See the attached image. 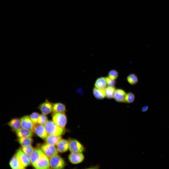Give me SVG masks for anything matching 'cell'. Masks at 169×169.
<instances>
[{"instance_id":"9a60e30c","label":"cell","mask_w":169,"mask_h":169,"mask_svg":"<svg viewBox=\"0 0 169 169\" xmlns=\"http://www.w3.org/2000/svg\"><path fill=\"white\" fill-rule=\"evenodd\" d=\"M11 168L13 169H24L25 168L19 162L15 154L12 158L9 163Z\"/></svg>"},{"instance_id":"83f0119b","label":"cell","mask_w":169,"mask_h":169,"mask_svg":"<svg viewBox=\"0 0 169 169\" xmlns=\"http://www.w3.org/2000/svg\"><path fill=\"white\" fill-rule=\"evenodd\" d=\"M40 116L38 113L34 112L30 115L31 120L35 125L38 123V121Z\"/></svg>"},{"instance_id":"7402d4cb","label":"cell","mask_w":169,"mask_h":169,"mask_svg":"<svg viewBox=\"0 0 169 169\" xmlns=\"http://www.w3.org/2000/svg\"><path fill=\"white\" fill-rule=\"evenodd\" d=\"M116 88L115 86H107L104 89L105 97L108 99L113 98Z\"/></svg>"},{"instance_id":"5bb4252c","label":"cell","mask_w":169,"mask_h":169,"mask_svg":"<svg viewBox=\"0 0 169 169\" xmlns=\"http://www.w3.org/2000/svg\"><path fill=\"white\" fill-rule=\"evenodd\" d=\"M42 152V151L40 148H34L33 151L30 155L31 163L32 165L39 159Z\"/></svg>"},{"instance_id":"7a4b0ae2","label":"cell","mask_w":169,"mask_h":169,"mask_svg":"<svg viewBox=\"0 0 169 169\" xmlns=\"http://www.w3.org/2000/svg\"><path fill=\"white\" fill-rule=\"evenodd\" d=\"M50 167L52 169H63L65 165L64 159L58 154L49 158Z\"/></svg>"},{"instance_id":"484cf974","label":"cell","mask_w":169,"mask_h":169,"mask_svg":"<svg viewBox=\"0 0 169 169\" xmlns=\"http://www.w3.org/2000/svg\"><path fill=\"white\" fill-rule=\"evenodd\" d=\"M119 75V73L116 70L112 69L109 71L107 77L111 80H115L118 78Z\"/></svg>"},{"instance_id":"d6986e66","label":"cell","mask_w":169,"mask_h":169,"mask_svg":"<svg viewBox=\"0 0 169 169\" xmlns=\"http://www.w3.org/2000/svg\"><path fill=\"white\" fill-rule=\"evenodd\" d=\"M66 111L65 105L61 102L53 104L52 114L56 113H65Z\"/></svg>"},{"instance_id":"3957f363","label":"cell","mask_w":169,"mask_h":169,"mask_svg":"<svg viewBox=\"0 0 169 169\" xmlns=\"http://www.w3.org/2000/svg\"><path fill=\"white\" fill-rule=\"evenodd\" d=\"M53 121L57 126L64 129L67 122V118L65 113H56L52 114Z\"/></svg>"},{"instance_id":"ffe728a7","label":"cell","mask_w":169,"mask_h":169,"mask_svg":"<svg viewBox=\"0 0 169 169\" xmlns=\"http://www.w3.org/2000/svg\"><path fill=\"white\" fill-rule=\"evenodd\" d=\"M8 124L14 131L21 128L20 120L18 118H15L12 119L8 123Z\"/></svg>"},{"instance_id":"7c38bea8","label":"cell","mask_w":169,"mask_h":169,"mask_svg":"<svg viewBox=\"0 0 169 169\" xmlns=\"http://www.w3.org/2000/svg\"><path fill=\"white\" fill-rule=\"evenodd\" d=\"M34 131L39 137L45 139L47 136L44 126L37 124L35 125Z\"/></svg>"},{"instance_id":"44dd1931","label":"cell","mask_w":169,"mask_h":169,"mask_svg":"<svg viewBox=\"0 0 169 169\" xmlns=\"http://www.w3.org/2000/svg\"><path fill=\"white\" fill-rule=\"evenodd\" d=\"M92 91L94 96L98 100H103L105 97L104 89H99L94 87Z\"/></svg>"},{"instance_id":"8fae6325","label":"cell","mask_w":169,"mask_h":169,"mask_svg":"<svg viewBox=\"0 0 169 169\" xmlns=\"http://www.w3.org/2000/svg\"><path fill=\"white\" fill-rule=\"evenodd\" d=\"M56 146V147L58 152L61 153L65 152L69 150V140L61 138Z\"/></svg>"},{"instance_id":"5b68a950","label":"cell","mask_w":169,"mask_h":169,"mask_svg":"<svg viewBox=\"0 0 169 169\" xmlns=\"http://www.w3.org/2000/svg\"><path fill=\"white\" fill-rule=\"evenodd\" d=\"M40 149L49 158L58 154V152L55 146L46 143L41 145Z\"/></svg>"},{"instance_id":"4fadbf2b","label":"cell","mask_w":169,"mask_h":169,"mask_svg":"<svg viewBox=\"0 0 169 169\" xmlns=\"http://www.w3.org/2000/svg\"><path fill=\"white\" fill-rule=\"evenodd\" d=\"M126 93L125 91L122 89H116L114 94L113 98L117 102L124 103V98Z\"/></svg>"},{"instance_id":"ba28073f","label":"cell","mask_w":169,"mask_h":169,"mask_svg":"<svg viewBox=\"0 0 169 169\" xmlns=\"http://www.w3.org/2000/svg\"><path fill=\"white\" fill-rule=\"evenodd\" d=\"M22 128L29 130L32 132L34 131L35 124L32 122L29 116L25 115L20 119Z\"/></svg>"},{"instance_id":"f1b7e54d","label":"cell","mask_w":169,"mask_h":169,"mask_svg":"<svg viewBox=\"0 0 169 169\" xmlns=\"http://www.w3.org/2000/svg\"><path fill=\"white\" fill-rule=\"evenodd\" d=\"M46 115L43 114L40 115L38 124L44 125L48 121V118Z\"/></svg>"},{"instance_id":"4dcf8cb0","label":"cell","mask_w":169,"mask_h":169,"mask_svg":"<svg viewBox=\"0 0 169 169\" xmlns=\"http://www.w3.org/2000/svg\"><path fill=\"white\" fill-rule=\"evenodd\" d=\"M148 106L147 105H145L143 107L141 108V111L143 112H145L148 110Z\"/></svg>"},{"instance_id":"8992f818","label":"cell","mask_w":169,"mask_h":169,"mask_svg":"<svg viewBox=\"0 0 169 169\" xmlns=\"http://www.w3.org/2000/svg\"><path fill=\"white\" fill-rule=\"evenodd\" d=\"M69 141V150L71 153L82 152L84 151V146L77 140L71 139Z\"/></svg>"},{"instance_id":"ac0fdd59","label":"cell","mask_w":169,"mask_h":169,"mask_svg":"<svg viewBox=\"0 0 169 169\" xmlns=\"http://www.w3.org/2000/svg\"><path fill=\"white\" fill-rule=\"evenodd\" d=\"M61 138V135H48L45 139L46 143L55 146Z\"/></svg>"},{"instance_id":"603a6c76","label":"cell","mask_w":169,"mask_h":169,"mask_svg":"<svg viewBox=\"0 0 169 169\" xmlns=\"http://www.w3.org/2000/svg\"><path fill=\"white\" fill-rule=\"evenodd\" d=\"M17 141L22 146L31 145L33 142V140L31 137L18 138Z\"/></svg>"},{"instance_id":"277c9868","label":"cell","mask_w":169,"mask_h":169,"mask_svg":"<svg viewBox=\"0 0 169 169\" xmlns=\"http://www.w3.org/2000/svg\"><path fill=\"white\" fill-rule=\"evenodd\" d=\"M33 165L36 169H50L49 158L42 152L39 159Z\"/></svg>"},{"instance_id":"30bf717a","label":"cell","mask_w":169,"mask_h":169,"mask_svg":"<svg viewBox=\"0 0 169 169\" xmlns=\"http://www.w3.org/2000/svg\"><path fill=\"white\" fill-rule=\"evenodd\" d=\"M53 105V104L46 100L39 105L38 108L42 114L47 115L52 112Z\"/></svg>"},{"instance_id":"2e32d148","label":"cell","mask_w":169,"mask_h":169,"mask_svg":"<svg viewBox=\"0 0 169 169\" xmlns=\"http://www.w3.org/2000/svg\"><path fill=\"white\" fill-rule=\"evenodd\" d=\"M15 132L18 138L31 137L33 136L32 131L22 128L16 130Z\"/></svg>"},{"instance_id":"4316f807","label":"cell","mask_w":169,"mask_h":169,"mask_svg":"<svg viewBox=\"0 0 169 169\" xmlns=\"http://www.w3.org/2000/svg\"><path fill=\"white\" fill-rule=\"evenodd\" d=\"M20 149L26 154L30 156L33 151L34 148L31 145L22 146Z\"/></svg>"},{"instance_id":"9c48e42d","label":"cell","mask_w":169,"mask_h":169,"mask_svg":"<svg viewBox=\"0 0 169 169\" xmlns=\"http://www.w3.org/2000/svg\"><path fill=\"white\" fill-rule=\"evenodd\" d=\"M84 156L82 152L71 153L68 156L69 161L73 164H77L81 163L84 160Z\"/></svg>"},{"instance_id":"52a82bcc","label":"cell","mask_w":169,"mask_h":169,"mask_svg":"<svg viewBox=\"0 0 169 169\" xmlns=\"http://www.w3.org/2000/svg\"><path fill=\"white\" fill-rule=\"evenodd\" d=\"M16 154L19 162L24 167L30 165L31 162L29 155L25 153L21 149L18 150Z\"/></svg>"},{"instance_id":"f546056e","label":"cell","mask_w":169,"mask_h":169,"mask_svg":"<svg viewBox=\"0 0 169 169\" xmlns=\"http://www.w3.org/2000/svg\"><path fill=\"white\" fill-rule=\"evenodd\" d=\"M106 78L107 86H115L116 82L115 80H111L107 77Z\"/></svg>"},{"instance_id":"d4e9b609","label":"cell","mask_w":169,"mask_h":169,"mask_svg":"<svg viewBox=\"0 0 169 169\" xmlns=\"http://www.w3.org/2000/svg\"><path fill=\"white\" fill-rule=\"evenodd\" d=\"M135 98V96L133 93L129 92L126 94L124 103L128 104L132 103L134 101Z\"/></svg>"},{"instance_id":"e0dca14e","label":"cell","mask_w":169,"mask_h":169,"mask_svg":"<svg viewBox=\"0 0 169 169\" xmlns=\"http://www.w3.org/2000/svg\"><path fill=\"white\" fill-rule=\"evenodd\" d=\"M107 86L106 77H101L96 80L94 86L95 88L100 89H104Z\"/></svg>"},{"instance_id":"cb8c5ba5","label":"cell","mask_w":169,"mask_h":169,"mask_svg":"<svg viewBox=\"0 0 169 169\" xmlns=\"http://www.w3.org/2000/svg\"><path fill=\"white\" fill-rule=\"evenodd\" d=\"M126 79L127 82L131 85L136 84L138 81L137 76L134 73H131L129 74L127 76Z\"/></svg>"},{"instance_id":"6da1fadb","label":"cell","mask_w":169,"mask_h":169,"mask_svg":"<svg viewBox=\"0 0 169 169\" xmlns=\"http://www.w3.org/2000/svg\"><path fill=\"white\" fill-rule=\"evenodd\" d=\"M44 126L48 135H61L64 132V129L57 126L53 121H48Z\"/></svg>"}]
</instances>
